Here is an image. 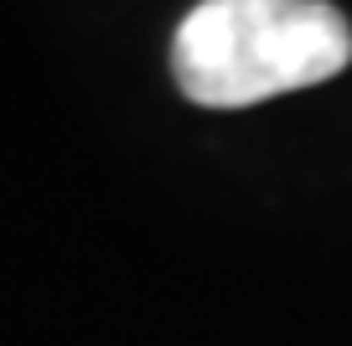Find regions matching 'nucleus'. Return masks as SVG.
<instances>
[{
  "label": "nucleus",
  "mask_w": 352,
  "mask_h": 346,
  "mask_svg": "<svg viewBox=\"0 0 352 346\" xmlns=\"http://www.w3.org/2000/svg\"><path fill=\"white\" fill-rule=\"evenodd\" d=\"M352 62V26L327 0H202L171 42L176 88L197 108H249L316 88Z\"/></svg>",
  "instance_id": "obj_1"
}]
</instances>
